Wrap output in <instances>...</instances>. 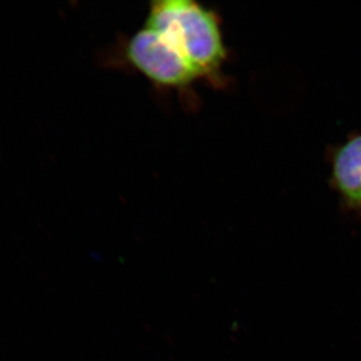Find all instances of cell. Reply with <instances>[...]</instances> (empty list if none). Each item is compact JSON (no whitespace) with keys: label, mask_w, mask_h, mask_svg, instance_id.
<instances>
[{"label":"cell","mask_w":361,"mask_h":361,"mask_svg":"<svg viewBox=\"0 0 361 361\" xmlns=\"http://www.w3.org/2000/svg\"><path fill=\"white\" fill-rule=\"evenodd\" d=\"M125 51L130 65L160 87L186 90L201 80L173 44L148 26L132 35Z\"/></svg>","instance_id":"cell-2"},{"label":"cell","mask_w":361,"mask_h":361,"mask_svg":"<svg viewBox=\"0 0 361 361\" xmlns=\"http://www.w3.org/2000/svg\"><path fill=\"white\" fill-rule=\"evenodd\" d=\"M144 25L161 33L201 80L216 89L229 84L224 73L229 49L215 11L193 0H157L149 4Z\"/></svg>","instance_id":"cell-1"},{"label":"cell","mask_w":361,"mask_h":361,"mask_svg":"<svg viewBox=\"0 0 361 361\" xmlns=\"http://www.w3.org/2000/svg\"><path fill=\"white\" fill-rule=\"evenodd\" d=\"M341 166L349 190L361 198V133L348 135L342 154Z\"/></svg>","instance_id":"cell-3"}]
</instances>
